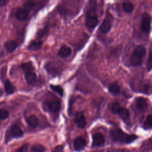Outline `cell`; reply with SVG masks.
Here are the masks:
<instances>
[{
	"label": "cell",
	"instance_id": "6da1fadb",
	"mask_svg": "<svg viewBox=\"0 0 152 152\" xmlns=\"http://www.w3.org/2000/svg\"><path fill=\"white\" fill-rule=\"evenodd\" d=\"M110 135L114 142L121 144H129L135 141L138 137L135 135L128 134L119 128L110 130Z\"/></svg>",
	"mask_w": 152,
	"mask_h": 152
},
{
	"label": "cell",
	"instance_id": "7a4b0ae2",
	"mask_svg": "<svg viewBox=\"0 0 152 152\" xmlns=\"http://www.w3.org/2000/svg\"><path fill=\"white\" fill-rule=\"evenodd\" d=\"M72 10L77 14L80 8V0H62L61 4H59L58 7V11L60 14L64 15H68L71 16L73 15Z\"/></svg>",
	"mask_w": 152,
	"mask_h": 152
},
{
	"label": "cell",
	"instance_id": "3957f363",
	"mask_svg": "<svg viewBox=\"0 0 152 152\" xmlns=\"http://www.w3.org/2000/svg\"><path fill=\"white\" fill-rule=\"evenodd\" d=\"M146 53V49L144 46L142 45L138 46L134 49L132 52L131 58L130 61L133 66H138L140 65L142 63V59Z\"/></svg>",
	"mask_w": 152,
	"mask_h": 152
},
{
	"label": "cell",
	"instance_id": "277c9868",
	"mask_svg": "<svg viewBox=\"0 0 152 152\" xmlns=\"http://www.w3.org/2000/svg\"><path fill=\"white\" fill-rule=\"evenodd\" d=\"M99 20L96 12V9L94 8H91L86 14L85 21L86 26L90 31H91L97 26Z\"/></svg>",
	"mask_w": 152,
	"mask_h": 152
},
{
	"label": "cell",
	"instance_id": "5b68a950",
	"mask_svg": "<svg viewBox=\"0 0 152 152\" xmlns=\"http://www.w3.org/2000/svg\"><path fill=\"white\" fill-rule=\"evenodd\" d=\"M43 109L52 114H57L61 109V103L58 100H48L43 104Z\"/></svg>",
	"mask_w": 152,
	"mask_h": 152
},
{
	"label": "cell",
	"instance_id": "8992f818",
	"mask_svg": "<svg viewBox=\"0 0 152 152\" xmlns=\"http://www.w3.org/2000/svg\"><path fill=\"white\" fill-rule=\"evenodd\" d=\"M23 135V132L21 128L17 124L12 125L10 129L7 131L5 136V140L8 141L10 138H20Z\"/></svg>",
	"mask_w": 152,
	"mask_h": 152
},
{
	"label": "cell",
	"instance_id": "52a82bcc",
	"mask_svg": "<svg viewBox=\"0 0 152 152\" xmlns=\"http://www.w3.org/2000/svg\"><path fill=\"white\" fill-rule=\"evenodd\" d=\"M141 30L145 34H148L151 30V17L147 13H144L142 15L141 26Z\"/></svg>",
	"mask_w": 152,
	"mask_h": 152
},
{
	"label": "cell",
	"instance_id": "ba28073f",
	"mask_svg": "<svg viewBox=\"0 0 152 152\" xmlns=\"http://www.w3.org/2000/svg\"><path fill=\"white\" fill-rule=\"evenodd\" d=\"M135 107L141 112H145L148 109V100L143 97H138L135 100Z\"/></svg>",
	"mask_w": 152,
	"mask_h": 152
},
{
	"label": "cell",
	"instance_id": "9c48e42d",
	"mask_svg": "<svg viewBox=\"0 0 152 152\" xmlns=\"http://www.w3.org/2000/svg\"><path fill=\"white\" fill-rule=\"evenodd\" d=\"M74 122L79 128H84L86 125V121L83 112H77L74 118Z\"/></svg>",
	"mask_w": 152,
	"mask_h": 152
},
{
	"label": "cell",
	"instance_id": "30bf717a",
	"mask_svg": "<svg viewBox=\"0 0 152 152\" xmlns=\"http://www.w3.org/2000/svg\"><path fill=\"white\" fill-rule=\"evenodd\" d=\"M92 138H93V146H97V147L102 146L104 145L105 142V140L103 135L99 132L94 134L92 136Z\"/></svg>",
	"mask_w": 152,
	"mask_h": 152
},
{
	"label": "cell",
	"instance_id": "8fae6325",
	"mask_svg": "<svg viewBox=\"0 0 152 152\" xmlns=\"http://www.w3.org/2000/svg\"><path fill=\"white\" fill-rule=\"evenodd\" d=\"M86 145V140L81 137H78L74 141V148L75 150L79 151L83 150Z\"/></svg>",
	"mask_w": 152,
	"mask_h": 152
},
{
	"label": "cell",
	"instance_id": "7c38bea8",
	"mask_svg": "<svg viewBox=\"0 0 152 152\" xmlns=\"http://www.w3.org/2000/svg\"><path fill=\"white\" fill-rule=\"evenodd\" d=\"M111 26H112V24L110 20L108 18H105L102 23L99 27V30L101 33L106 34L110 30Z\"/></svg>",
	"mask_w": 152,
	"mask_h": 152
},
{
	"label": "cell",
	"instance_id": "4fadbf2b",
	"mask_svg": "<svg viewBox=\"0 0 152 152\" xmlns=\"http://www.w3.org/2000/svg\"><path fill=\"white\" fill-rule=\"evenodd\" d=\"M30 11L26 9L23 8L18 10L15 13V17L19 21H24L26 20L28 15Z\"/></svg>",
	"mask_w": 152,
	"mask_h": 152
},
{
	"label": "cell",
	"instance_id": "5bb4252c",
	"mask_svg": "<svg viewBox=\"0 0 152 152\" xmlns=\"http://www.w3.org/2000/svg\"><path fill=\"white\" fill-rule=\"evenodd\" d=\"M116 114L125 122H127L129 119V112L125 107H121Z\"/></svg>",
	"mask_w": 152,
	"mask_h": 152
},
{
	"label": "cell",
	"instance_id": "9a60e30c",
	"mask_svg": "<svg viewBox=\"0 0 152 152\" xmlns=\"http://www.w3.org/2000/svg\"><path fill=\"white\" fill-rule=\"evenodd\" d=\"M71 53V49L69 47L64 45L61 47L58 50V54L62 58H65L69 56Z\"/></svg>",
	"mask_w": 152,
	"mask_h": 152
},
{
	"label": "cell",
	"instance_id": "2e32d148",
	"mask_svg": "<svg viewBox=\"0 0 152 152\" xmlns=\"http://www.w3.org/2000/svg\"><path fill=\"white\" fill-rule=\"evenodd\" d=\"M25 79L28 84L33 85L36 81V74L33 71L25 72Z\"/></svg>",
	"mask_w": 152,
	"mask_h": 152
},
{
	"label": "cell",
	"instance_id": "e0dca14e",
	"mask_svg": "<svg viewBox=\"0 0 152 152\" xmlns=\"http://www.w3.org/2000/svg\"><path fill=\"white\" fill-rule=\"evenodd\" d=\"M109 91L113 96H118L121 92V88L116 82L112 83L109 87Z\"/></svg>",
	"mask_w": 152,
	"mask_h": 152
},
{
	"label": "cell",
	"instance_id": "ac0fdd59",
	"mask_svg": "<svg viewBox=\"0 0 152 152\" xmlns=\"http://www.w3.org/2000/svg\"><path fill=\"white\" fill-rule=\"evenodd\" d=\"M43 42L40 40H32L28 44L27 48L30 50H37L41 48Z\"/></svg>",
	"mask_w": 152,
	"mask_h": 152
},
{
	"label": "cell",
	"instance_id": "d6986e66",
	"mask_svg": "<svg viewBox=\"0 0 152 152\" xmlns=\"http://www.w3.org/2000/svg\"><path fill=\"white\" fill-rule=\"evenodd\" d=\"M4 46L8 52L11 53L16 49V48L17 47V44L14 40H10L7 41L5 43Z\"/></svg>",
	"mask_w": 152,
	"mask_h": 152
},
{
	"label": "cell",
	"instance_id": "ffe728a7",
	"mask_svg": "<svg viewBox=\"0 0 152 152\" xmlns=\"http://www.w3.org/2000/svg\"><path fill=\"white\" fill-rule=\"evenodd\" d=\"M27 122L28 125H30L31 127L36 128L38 126L39 121L36 116L34 115H31L29 116L27 119Z\"/></svg>",
	"mask_w": 152,
	"mask_h": 152
},
{
	"label": "cell",
	"instance_id": "44dd1931",
	"mask_svg": "<svg viewBox=\"0 0 152 152\" xmlns=\"http://www.w3.org/2000/svg\"><path fill=\"white\" fill-rule=\"evenodd\" d=\"M45 68H46V69L47 72H48V73H49L50 74H51L53 76L56 75L58 73V69L55 67V66L53 64L48 63L46 65Z\"/></svg>",
	"mask_w": 152,
	"mask_h": 152
},
{
	"label": "cell",
	"instance_id": "7402d4cb",
	"mask_svg": "<svg viewBox=\"0 0 152 152\" xmlns=\"http://www.w3.org/2000/svg\"><path fill=\"white\" fill-rule=\"evenodd\" d=\"M4 90L7 94H11L14 93L15 90V87L9 80H6L4 83Z\"/></svg>",
	"mask_w": 152,
	"mask_h": 152
},
{
	"label": "cell",
	"instance_id": "603a6c76",
	"mask_svg": "<svg viewBox=\"0 0 152 152\" xmlns=\"http://www.w3.org/2000/svg\"><path fill=\"white\" fill-rule=\"evenodd\" d=\"M21 68L25 72H29V71H33L34 70V67L31 62H27L21 65Z\"/></svg>",
	"mask_w": 152,
	"mask_h": 152
},
{
	"label": "cell",
	"instance_id": "cb8c5ba5",
	"mask_svg": "<svg viewBox=\"0 0 152 152\" xmlns=\"http://www.w3.org/2000/svg\"><path fill=\"white\" fill-rule=\"evenodd\" d=\"M45 151V147L40 144H36L33 145L30 149V152H44Z\"/></svg>",
	"mask_w": 152,
	"mask_h": 152
},
{
	"label": "cell",
	"instance_id": "d4e9b609",
	"mask_svg": "<svg viewBox=\"0 0 152 152\" xmlns=\"http://www.w3.org/2000/svg\"><path fill=\"white\" fill-rule=\"evenodd\" d=\"M122 8L123 10L126 13H130L134 10V6L132 4L128 2H124L122 4Z\"/></svg>",
	"mask_w": 152,
	"mask_h": 152
},
{
	"label": "cell",
	"instance_id": "484cf974",
	"mask_svg": "<svg viewBox=\"0 0 152 152\" xmlns=\"http://www.w3.org/2000/svg\"><path fill=\"white\" fill-rule=\"evenodd\" d=\"M152 126V115L151 114L148 115L144 123L143 127L146 129H149L151 128Z\"/></svg>",
	"mask_w": 152,
	"mask_h": 152
},
{
	"label": "cell",
	"instance_id": "4316f807",
	"mask_svg": "<svg viewBox=\"0 0 152 152\" xmlns=\"http://www.w3.org/2000/svg\"><path fill=\"white\" fill-rule=\"evenodd\" d=\"M121 107V106H120L119 103L116 102H113L110 104L109 109L111 112H112L113 114H116Z\"/></svg>",
	"mask_w": 152,
	"mask_h": 152
},
{
	"label": "cell",
	"instance_id": "83f0119b",
	"mask_svg": "<svg viewBox=\"0 0 152 152\" xmlns=\"http://www.w3.org/2000/svg\"><path fill=\"white\" fill-rule=\"evenodd\" d=\"M50 87L53 91H54L55 92L59 94L60 95V96H61V97L63 96L64 90H63V88L61 86H58V85H52L51 84V85H50Z\"/></svg>",
	"mask_w": 152,
	"mask_h": 152
},
{
	"label": "cell",
	"instance_id": "f1b7e54d",
	"mask_svg": "<svg viewBox=\"0 0 152 152\" xmlns=\"http://www.w3.org/2000/svg\"><path fill=\"white\" fill-rule=\"evenodd\" d=\"M35 6V2L33 1H28L27 2H26L24 5H23V8L26 9L27 10L30 11Z\"/></svg>",
	"mask_w": 152,
	"mask_h": 152
},
{
	"label": "cell",
	"instance_id": "f546056e",
	"mask_svg": "<svg viewBox=\"0 0 152 152\" xmlns=\"http://www.w3.org/2000/svg\"><path fill=\"white\" fill-rule=\"evenodd\" d=\"M9 116V112L4 109H0V120H4Z\"/></svg>",
	"mask_w": 152,
	"mask_h": 152
},
{
	"label": "cell",
	"instance_id": "4dcf8cb0",
	"mask_svg": "<svg viewBox=\"0 0 152 152\" xmlns=\"http://www.w3.org/2000/svg\"><path fill=\"white\" fill-rule=\"evenodd\" d=\"M48 26H45V27L44 28H43L42 29L39 30L37 31V34L38 37H42L45 36L48 33Z\"/></svg>",
	"mask_w": 152,
	"mask_h": 152
},
{
	"label": "cell",
	"instance_id": "1f68e13d",
	"mask_svg": "<svg viewBox=\"0 0 152 152\" xmlns=\"http://www.w3.org/2000/svg\"><path fill=\"white\" fill-rule=\"evenodd\" d=\"M152 66V55H151V50L150 49L148 57L147 59V68L148 71H150Z\"/></svg>",
	"mask_w": 152,
	"mask_h": 152
},
{
	"label": "cell",
	"instance_id": "d6a6232c",
	"mask_svg": "<svg viewBox=\"0 0 152 152\" xmlns=\"http://www.w3.org/2000/svg\"><path fill=\"white\" fill-rule=\"evenodd\" d=\"M27 148H28L27 144H24L21 147L18 148L15 152H26L27 150Z\"/></svg>",
	"mask_w": 152,
	"mask_h": 152
},
{
	"label": "cell",
	"instance_id": "836d02e7",
	"mask_svg": "<svg viewBox=\"0 0 152 152\" xmlns=\"http://www.w3.org/2000/svg\"><path fill=\"white\" fill-rule=\"evenodd\" d=\"M53 152H63V146L61 145L56 146L53 149Z\"/></svg>",
	"mask_w": 152,
	"mask_h": 152
},
{
	"label": "cell",
	"instance_id": "e575fe53",
	"mask_svg": "<svg viewBox=\"0 0 152 152\" xmlns=\"http://www.w3.org/2000/svg\"><path fill=\"white\" fill-rule=\"evenodd\" d=\"M9 0H0V7L5 6L8 2Z\"/></svg>",
	"mask_w": 152,
	"mask_h": 152
},
{
	"label": "cell",
	"instance_id": "d590c367",
	"mask_svg": "<svg viewBox=\"0 0 152 152\" xmlns=\"http://www.w3.org/2000/svg\"><path fill=\"white\" fill-rule=\"evenodd\" d=\"M119 152H125V151H123V150H121V151H120Z\"/></svg>",
	"mask_w": 152,
	"mask_h": 152
}]
</instances>
